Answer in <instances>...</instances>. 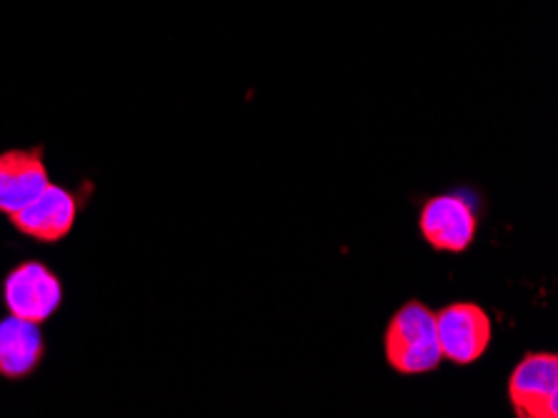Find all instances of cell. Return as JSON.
Masks as SVG:
<instances>
[{
	"label": "cell",
	"mask_w": 558,
	"mask_h": 418,
	"mask_svg": "<svg viewBox=\"0 0 558 418\" xmlns=\"http://www.w3.org/2000/svg\"><path fill=\"white\" fill-rule=\"evenodd\" d=\"M46 341L40 323L8 315L0 321V377L25 379L44 361Z\"/></svg>",
	"instance_id": "obj_8"
},
{
	"label": "cell",
	"mask_w": 558,
	"mask_h": 418,
	"mask_svg": "<svg viewBox=\"0 0 558 418\" xmlns=\"http://www.w3.org/2000/svg\"><path fill=\"white\" fill-rule=\"evenodd\" d=\"M438 344L448 361L469 366L492 344V319L476 303H451L436 313Z\"/></svg>",
	"instance_id": "obj_4"
},
{
	"label": "cell",
	"mask_w": 558,
	"mask_h": 418,
	"mask_svg": "<svg viewBox=\"0 0 558 418\" xmlns=\"http://www.w3.org/2000/svg\"><path fill=\"white\" fill-rule=\"evenodd\" d=\"M40 153V148L0 153V211L8 216L23 211L48 189V168Z\"/></svg>",
	"instance_id": "obj_6"
},
{
	"label": "cell",
	"mask_w": 558,
	"mask_h": 418,
	"mask_svg": "<svg viewBox=\"0 0 558 418\" xmlns=\"http://www.w3.org/2000/svg\"><path fill=\"white\" fill-rule=\"evenodd\" d=\"M509 398L515 416L556 418L558 416V356L529 354L515 366L509 379Z\"/></svg>",
	"instance_id": "obj_3"
},
{
	"label": "cell",
	"mask_w": 558,
	"mask_h": 418,
	"mask_svg": "<svg viewBox=\"0 0 558 418\" xmlns=\"http://www.w3.org/2000/svg\"><path fill=\"white\" fill-rule=\"evenodd\" d=\"M75 213H78V206H75L73 195L61 186L48 183V189L23 211L13 213L11 220L21 234L44 243H56L71 234Z\"/></svg>",
	"instance_id": "obj_7"
},
{
	"label": "cell",
	"mask_w": 558,
	"mask_h": 418,
	"mask_svg": "<svg viewBox=\"0 0 558 418\" xmlns=\"http://www.w3.org/2000/svg\"><path fill=\"white\" fill-rule=\"evenodd\" d=\"M384 351L388 366L403 377H421V373L436 371L438 363L444 361L436 313L421 301L403 303L388 323Z\"/></svg>",
	"instance_id": "obj_1"
},
{
	"label": "cell",
	"mask_w": 558,
	"mask_h": 418,
	"mask_svg": "<svg viewBox=\"0 0 558 418\" xmlns=\"http://www.w3.org/2000/svg\"><path fill=\"white\" fill-rule=\"evenodd\" d=\"M3 301L19 319L44 323L63 303V284L48 266L28 261L8 273L3 284Z\"/></svg>",
	"instance_id": "obj_2"
},
{
	"label": "cell",
	"mask_w": 558,
	"mask_h": 418,
	"mask_svg": "<svg viewBox=\"0 0 558 418\" xmlns=\"http://www.w3.org/2000/svg\"><path fill=\"white\" fill-rule=\"evenodd\" d=\"M418 228L430 249L463 253L476 238V216L461 195H436L421 208Z\"/></svg>",
	"instance_id": "obj_5"
}]
</instances>
